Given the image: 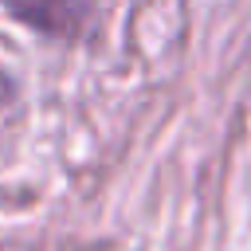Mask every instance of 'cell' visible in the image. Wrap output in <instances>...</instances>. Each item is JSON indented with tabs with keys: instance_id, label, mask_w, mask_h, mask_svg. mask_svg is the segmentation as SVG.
Wrapping results in <instances>:
<instances>
[{
	"instance_id": "obj_1",
	"label": "cell",
	"mask_w": 251,
	"mask_h": 251,
	"mask_svg": "<svg viewBox=\"0 0 251 251\" xmlns=\"http://www.w3.org/2000/svg\"><path fill=\"white\" fill-rule=\"evenodd\" d=\"M0 4L8 8L12 20L27 24L39 35H51V39H71L86 24L82 0H0Z\"/></svg>"
},
{
	"instance_id": "obj_2",
	"label": "cell",
	"mask_w": 251,
	"mask_h": 251,
	"mask_svg": "<svg viewBox=\"0 0 251 251\" xmlns=\"http://www.w3.org/2000/svg\"><path fill=\"white\" fill-rule=\"evenodd\" d=\"M12 94H16V86H12V78L0 71V106H4V102H12Z\"/></svg>"
}]
</instances>
